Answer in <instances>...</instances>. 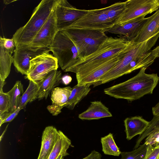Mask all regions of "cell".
<instances>
[{
  "label": "cell",
  "instance_id": "7402d4cb",
  "mask_svg": "<svg viewBox=\"0 0 159 159\" xmlns=\"http://www.w3.org/2000/svg\"><path fill=\"white\" fill-rule=\"evenodd\" d=\"M91 85L90 84L80 85L77 84L72 88L65 107L70 110H73L76 104L89 93L91 90L90 87Z\"/></svg>",
  "mask_w": 159,
  "mask_h": 159
},
{
  "label": "cell",
  "instance_id": "30bf717a",
  "mask_svg": "<svg viewBox=\"0 0 159 159\" xmlns=\"http://www.w3.org/2000/svg\"><path fill=\"white\" fill-rule=\"evenodd\" d=\"M114 25L104 8L88 10L85 15L70 27L105 30Z\"/></svg>",
  "mask_w": 159,
  "mask_h": 159
},
{
  "label": "cell",
  "instance_id": "8d00e7d4",
  "mask_svg": "<svg viewBox=\"0 0 159 159\" xmlns=\"http://www.w3.org/2000/svg\"><path fill=\"white\" fill-rule=\"evenodd\" d=\"M71 80L72 78L71 77L68 75H65L61 78V81L64 84L66 85L70 83Z\"/></svg>",
  "mask_w": 159,
  "mask_h": 159
},
{
  "label": "cell",
  "instance_id": "d4e9b609",
  "mask_svg": "<svg viewBox=\"0 0 159 159\" xmlns=\"http://www.w3.org/2000/svg\"><path fill=\"white\" fill-rule=\"evenodd\" d=\"M10 98L9 112L15 111L19 106L21 98L24 93L23 85L20 81H17L12 89L7 93Z\"/></svg>",
  "mask_w": 159,
  "mask_h": 159
},
{
  "label": "cell",
  "instance_id": "7c38bea8",
  "mask_svg": "<svg viewBox=\"0 0 159 159\" xmlns=\"http://www.w3.org/2000/svg\"><path fill=\"white\" fill-rule=\"evenodd\" d=\"M50 51L49 48L34 50L28 45L16 48L13 55L14 66L18 72L27 76L30 69V61L40 55Z\"/></svg>",
  "mask_w": 159,
  "mask_h": 159
},
{
  "label": "cell",
  "instance_id": "74e56055",
  "mask_svg": "<svg viewBox=\"0 0 159 159\" xmlns=\"http://www.w3.org/2000/svg\"><path fill=\"white\" fill-rule=\"evenodd\" d=\"M156 58L159 57V45L151 51Z\"/></svg>",
  "mask_w": 159,
  "mask_h": 159
},
{
  "label": "cell",
  "instance_id": "e0dca14e",
  "mask_svg": "<svg viewBox=\"0 0 159 159\" xmlns=\"http://www.w3.org/2000/svg\"><path fill=\"white\" fill-rule=\"evenodd\" d=\"M150 121L142 116H136L126 118L124 120L126 138L129 140L138 135L143 134L148 127Z\"/></svg>",
  "mask_w": 159,
  "mask_h": 159
},
{
  "label": "cell",
  "instance_id": "1f68e13d",
  "mask_svg": "<svg viewBox=\"0 0 159 159\" xmlns=\"http://www.w3.org/2000/svg\"><path fill=\"white\" fill-rule=\"evenodd\" d=\"M144 143L148 145L155 146L159 144V128L155 130L148 136L145 140Z\"/></svg>",
  "mask_w": 159,
  "mask_h": 159
},
{
  "label": "cell",
  "instance_id": "f35d334b",
  "mask_svg": "<svg viewBox=\"0 0 159 159\" xmlns=\"http://www.w3.org/2000/svg\"><path fill=\"white\" fill-rule=\"evenodd\" d=\"M5 84L6 82L5 81L0 80V92H3L2 88Z\"/></svg>",
  "mask_w": 159,
  "mask_h": 159
},
{
  "label": "cell",
  "instance_id": "8992f818",
  "mask_svg": "<svg viewBox=\"0 0 159 159\" xmlns=\"http://www.w3.org/2000/svg\"><path fill=\"white\" fill-rule=\"evenodd\" d=\"M61 69L66 72L83 60L79 50L70 38L63 31H58L50 47Z\"/></svg>",
  "mask_w": 159,
  "mask_h": 159
},
{
  "label": "cell",
  "instance_id": "d6a6232c",
  "mask_svg": "<svg viewBox=\"0 0 159 159\" xmlns=\"http://www.w3.org/2000/svg\"><path fill=\"white\" fill-rule=\"evenodd\" d=\"M159 156V146L148 145L147 152L144 159H157Z\"/></svg>",
  "mask_w": 159,
  "mask_h": 159
},
{
  "label": "cell",
  "instance_id": "7a4b0ae2",
  "mask_svg": "<svg viewBox=\"0 0 159 159\" xmlns=\"http://www.w3.org/2000/svg\"><path fill=\"white\" fill-rule=\"evenodd\" d=\"M130 42L122 37H108L97 51L67 72L76 74L78 83L113 57L119 54Z\"/></svg>",
  "mask_w": 159,
  "mask_h": 159
},
{
  "label": "cell",
  "instance_id": "d6986e66",
  "mask_svg": "<svg viewBox=\"0 0 159 159\" xmlns=\"http://www.w3.org/2000/svg\"><path fill=\"white\" fill-rule=\"evenodd\" d=\"M112 116L109 109L101 101H98L91 102L88 108L79 114L78 117L82 120H90Z\"/></svg>",
  "mask_w": 159,
  "mask_h": 159
},
{
  "label": "cell",
  "instance_id": "d590c367",
  "mask_svg": "<svg viewBox=\"0 0 159 159\" xmlns=\"http://www.w3.org/2000/svg\"><path fill=\"white\" fill-rule=\"evenodd\" d=\"M152 112L153 115V117H157L159 116V102L152 108Z\"/></svg>",
  "mask_w": 159,
  "mask_h": 159
},
{
  "label": "cell",
  "instance_id": "4fadbf2b",
  "mask_svg": "<svg viewBox=\"0 0 159 159\" xmlns=\"http://www.w3.org/2000/svg\"><path fill=\"white\" fill-rule=\"evenodd\" d=\"M145 16H141L125 23L115 25L105 30L122 35V37L126 40L132 41L147 20L148 17Z\"/></svg>",
  "mask_w": 159,
  "mask_h": 159
},
{
  "label": "cell",
  "instance_id": "ee69618b",
  "mask_svg": "<svg viewBox=\"0 0 159 159\" xmlns=\"http://www.w3.org/2000/svg\"><path fill=\"white\" fill-rule=\"evenodd\" d=\"M157 159H158V158H157Z\"/></svg>",
  "mask_w": 159,
  "mask_h": 159
},
{
  "label": "cell",
  "instance_id": "5b68a950",
  "mask_svg": "<svg viewBox=\"0 0 159 159\" xmlns=\"http://www.w3.org/2000/svg\"><path fill=\"white\" fill-rule=\"evenodd\" d=\"M62 31L78 48L82 61L97 51L108 38L104 30L70 27Z\"/></svg>",
  "mask_w": 159,
  "mask_h": 159
},
{
  "label": "cell",
  "instance_id": "b9f144b4",
  "mask_svg": "<svg viewBox=\"0 0 159 159\" xmlns=\"http://www.w3.org/2000/svg\"><path fill=\"white\" fill-rule=\"evenodd\" d=\"M57 159H64V157L62 156H59Z\"/></svg>",
  "mask_w": 159,
  "mask_h": 159
},
{
  "label": "cell",
  "instance_id": "836d02e7",
  "mask_svg": "<svg viewBox=\"0 0 159 159\" xmlns=\"http://www.w3.org/2000/svg\"><path fill=\"white\" fill-rule=\"evenodd\" d=\"M0 43H2L5 48L14 53L16 48V44L12 38L10 39L0 36Z\"/></svg>",
  "mask_w": 159,
  "mask_h": 159
},
{
  "label": "cell",
  "instance_id": "9c48e42d",
  "mask_svg": "<svg viewBox=\"0 0 159 159\" xmlns=\"http://www.w3.org/2000/svg\"><path fill=\"white\" fill-rule=\"evenodd\" d=\"M55 11L56 26L60 31L70 27L88 10L77 9L66 0H56Z\"/></svg>",
  "mask_w": 159,
  "mask_h": 159
},
{
  "label": "cell",
  "instance_id": "277c9868",
  "mask_svg": "<svg viewBox=\"0 0 159 159\" xmlns=\"http://www.w3.org/2000/svg\"><path fill=\"white\" fill-rule=\"evenodd\" d=\"M157 40L152 39L142 43L130 42L119 55V60L115 66L93 84L94 87L109 82L124 75L127 67L134 58L150 51Z\"/></svg>",
  "mask_w": 159,
  "mask_h": 159
},
{
  "label": "cell",
  "instance_id": "f546056e",
  "mask_svg": "<svg viewBox=\"0 0 159 159\" xmlns=\"http://www.w3.org/2000/svg\"><path fill=\"white\" fill-rule=\"evenodd\" d=\"M10 98L9 95L3 92H0V115L9 111Z\"/></svg>",
  "mask_w": 159,
  "mask_h": 159
},
{
  "label": "cell",
  "instance_id": "5bb4252c",
  "mask_svg": "<svg viewBox=\"0 0 159 159\" xmlns=\"http://www.w3.org/2000/svg\"><path fill=\"white\" fill-rule=\"evenodd\" d=\"M159 37V9L152 15L148 17L133 41L139 43L152 39H157Z\"/></svg>",
  "mask_w": 159,
  "mask_h": 159
},
{
  "label": "cell",
  "instance_id": "44dd1931",
  "mask_svg": "<svg viewBox=\"0 0 159 159\" xmlns=\"http://www.w3.org/2000/svg\"><path fill=\"white\" fill-rule=\"evenodd\" d=\"M71 145V140L61 131L58 130L57 139L48 159H57L59 156L64 157L69 155L67 150Z\"/></svg>",
  "mask_w": 159,
  "mask_h": 159
},
{
  "label": "cell",
  "instance_id": "4316f807",
  "mask_svg": "<svg viewBox=\"0 0 159 159\" xmlns=\"http://www.w3.org/2000/svg\"><path fill=\"white\" fill-rule=\"evenodd\" d=\"M39 86L36 83L30 80L29 85L22 95L19 107L21 110L25 108L29 102H31L38 98Z\"/></svg>",
  "mask_w": 159,
  "mask_h": 159
},
{
  "label": "cell",
  "instance_id": "e575fe53",
  "mask_svg": "<svg viewBox=\"0 0 159 159\" xmlns=\"http://www.w3.org/2000/svg\"><path fill=\"white\" fill-rule=\"evenodd\" d=\"M101 154L95 150L91 151V152L87 156L82 159H101Z\"/></svg>",
  "mask_w": 159,
  "mask_h": 159
},
{
  "label": "cell",
  "instance_id": "52a82bcc",
  "mask_svg": "<svg viewBox=\"0 0 159 159\" xmlns=\"http://www.w3.org/2000/svg\"><path fill=\"white\" fill-rule=\"evenodd\" d=\"M159 9V0L126 1H125L124 10L116 24L127 23L139 17L151 14Z\"/></svg>",
  "mask_w": 159,
  "mask_h": 159
},
{
  "label": "cell",
  "instance_id": "2e32d148",
  "mask_svg": "<svg viewBox=\"0 0 159 159\" xmlns=\"http://www.w3.org/2000/svg\"><path fill=\"white\" fill-rule=\"evenodd\" d=\"M58 131L52 126H47L42 137L40 150L37 159H48L57 141Z\"/></svg>",
  "mask_w": 159,
  "mask_h": 159
},
{
  "label": "cell",
  "instance_id": "3957f363",
  "mask_svg": "<svg viewBox=\"0 0 159 159\" xmlns=\"http://www.w3.org/2000/svg\"><path fill=\"white\" fill-rule=\"evenodd\" d=\"M56 0H42L34 9L30 19L18 29L12 39L16 48L29 45L43 25L52 11Z\"/></svg>",
  "mask_w": 159,
  "mask_h": 159
},
{
  "label": "cell",
  "instance_id": "8fae6325",
  "mask_svg": "<svg viewBox=\"0 0 159 159\" xmlns=\"http://www.w3.org/2000/svg\"><path fill=\"white\" fill-rule=\"evenodd\" d=\"M55 7V6L43 25L28 45L32 49L38 50L50 48L58 32L56 26Z\"/></svg>",
  "mask_w": 159,
  "mask_h": 159
},
{
  "label": "cell",
  "instance_id": "ab89813d",
  "mask_svg": "<svg viewBox=\"0 0 159 159\" xmlns=\"http://www.w3.org/2000/svg\"><path fill=\"white\" fill-rule=\"evenodd\" d=\"M16 0H3V3L6 5L8 4L11 2L15 1Z\"/></svg>",
  "mask_w": 159,
  "mask_h": 159
},
{
  "label": "cell",
  "instance_id": "484cf974",
  "mask_svg": "<svg viewBox=\"0 0 159 159\" xmlns=\"http://www.w3.org/2000/svg\"><path fill=\"white\" fill-rule=\"evenodd\" d=\"M102 151L105 154L119 156L121 151L114 140L113 134L109 133L101 138Z\"/></svg>",
  "mask_w": 159,
  "mask_h": 159
},
{
  "label": "cell",
  "instance_id": "603a6c76",
  "mask_svg": "<svg viewBox=\"0 0 159 159\" xmlns=\"http://www.w3.org/2000/svg\"><path fill=\"white\" fill-rule=\"evenodd\" d=\"M13 53L5 48L0 43V80L5 81L9 75L12 64L14 61Z\"/></svg>",
  "mask_w": 159,
  "mask_h": 159
},
{
  "label": "cell",
  "instance_id": "7bdbcfd3",
  "mask_svg": "<svg viewBox=\"0 0 159 159\" xmlns=\"http://www.w3.org/2000/svg\"><path fill=\"white\" fill-rule=\"evenodd\" d=\"M158 159H159V157H158Z\"/></svg>",
  "mask_w": 159,
  "mask_h": 159
},
{
  "label": "cell",
  "instance_id": "9a60e30c",
  "mask_svg": "<svg viewBox=\"0 0 159 159\" xmlns=\"http://www.w3.org/2000/svg\"><path fill=\"white\" fill-rule=\"evenodd\" d=\"M72 88L70 86L54 88L51 92L52 105H48L47 109L53 116H57L65 107L71 93Z\"/></svg>",
  "mask_w": 159,
  "mask_h": 159
},
{
  "label": "cell",
  "instance_id": "f1b7e54d",
  "mask_svg": "<svg viewBox=\"0 0 159 159\" xmlns=\"http://www.w3.org/2000/svg\"><path fill=\"white\" fill-rule=\"evenodd\" d=\"M148 145L145 143L132 151L121 152V159H144L147 152Z\"/></svg>",
  "mask_w": 159,
  "mask_h": 159
},
{
  "label": "cell",
  "instance_id": "ac0fdd59",
  "mask_svg": "<svg viewBox=\"0 0 159 159\" xmlns=\"http://www.w3.org/2000/svg\"><path fill=\"white\" fill-rule=\"evenodd\" d=\"M61 78V71L54 70L38 83L39 89L38 98L39 100L44 98L46 99L52 90L60 84Z\"/></svg>",
  "mask_w": 159,
  "mask_h": 159
},
{
  "label": "cell",
  "instance_id": "83f0119b",
  "mask_svg": "<svg viewBox=\"0 0 159 159\" xmlns=\"http://www.w3.org/2000/svg\"><path fill=\"white\" fill-rule=\"evenodd\" d=\"M125 6V2H120L104 8L109 19L114 25L123 12Z\"/></svg>",
  "mask_w": 159,
  "mask_h": 159
},
{
  "label": "cell",
  "instance_id": "ba28073f",
  "mask_svg": "<svg viewBox=\"0 0 159 159\" xmlns=\"http://www.w3.org/2000/svg\"><path fill=\"white\" fill-rule=\"evenodd\" d=\"M30 69L26 78L38 84L50 72L57 70L58 62L53 55L47 52L30 61Z\"/></svg>",
  "mask_w": 159,
  "mask_h": 159
},
{
  "label": "cell",
  "instance_id": "cb8c5ba5",
  "mask_svg": "<svg viewBox=\"0 0 159 159\" xmlns=\"http://www.w3.org/2000/svg\"><path fill=\"white\" fill-rule=\"evenodd\" d=\"M156 57L152 51L134 59L127 67L124 75L143 67L147 68L154 62Z\"/></svg>",
  "mask_w": 159,
  "mask_h": 159
},
{
  "label": "cell",
  "instance_id": "60d3db41",
  "mask_svg": "<svg viewBox=\"0 0 159 159\" xmlns=\"http://www.w3.org/2000/svg\"><path fill=\"white\" fill-rule=\"evenodd\" d=\"M8 125H7V126H6V128L5 129V130H4V131H3V133L2 134V135H1V137H0V138H1V139H0V140H1V139H2L1 138H2V136H3V135H4V134L5 133V132L6 131V130L7 129V127H8Z\"/></svg>",
  "mask_w": 159,
  "mask_h": 159
},
{
  "label": "cell",
  "instance_id": "6da1fadb",
  "mask_svg": "<svg viewBox=\"0 0 159 159\" xmlns=\"http://www.w3.org/2000/svg\"><path fill=\"white\" fill-rule=\"evenodd\" d=\"M146 68L140 69L134 77L122 83L105 89L106 94L117 99L132 101L152 94L159 82L157 74L146 73Z\"/></svg>",
  "mask_w": 159,
  "mask_h": 159
},
{
  "label": "cell",
  "instance_id": "ffe728a7",
  "mask_svg": "<svg viewBox=\"0 0 159 159\" xmlns=\"http://www.w3.org/2000/svg\"><path fill=\"white\" fill-rule=\"evenodd\" d=\"M120 53L116 55L96 69L87 77L81 80L77 84L80 85L86 84L93 85L111 70L119 60Z\"/></svg>",
  "mask_w": 159,
  "mask_h": 159
},
{
  "label": "cell",
  "instance_id": "4dcf8cb0",
  "mask_svg": "<svg viewBox=\"0 0 159 159\" xmlns=\"http://www.w3.org/2000/svg\"><path fill=\"white\" fill-rule=\"evenodd\" d=\"M20 110V109L18 107L13 112H6L0 115V126L4 123L12 121L17 116Z\"/></svg>",
  "mask_w": 159,
  "mask_h": 159
}]
</instances>
